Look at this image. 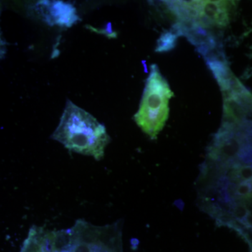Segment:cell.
Segmentation results:
<instances>
[{
    "label": "cell",
    "instance_id": "2",
    "mask_svg": "<svg viewBox=\"0 0 252 252\" xmlns=\"http://www.w3.org/2000/svg\"><path fill=\"white\" fill-rule=\"evenodd\" d=\"M173 96V92L158 67L152 64L140 107L134 116L137 125L152 140L157 138L165 125L170 112L169 101Z\"/></svg>",
    "mask_w": 252,
    "mask_h": 252
},
{
    "label": "cell",
    "instance_id": "3",
    "mask_svg": "<svg viewBox=\"0 0 252 252\" xmlns=\"http://www.w3.org/2000/svg\"><path fill=\"white\" fill-rule=\"evenodd\" d=\"M235 6L233 1H183L186 19L207 28L228 26Z\"/></svg>",
    "mask_w": 252,
    "mask_h": 252
},
{
    "label": "cell",
    "instance_id": "6",
    "mask_svg": "<svg viewBox=\"0 0 252 252\" xmlns=\"http://www.w3.org/2000/svg\"><path fill=\"white\" fill-rule=\"evenodd\" d=\"M177 38L178 35L173 31L164 32L158 39L156 51L162 53L171 51L177 44Z\"/></svg>",
    "mask_w": 252,
    "mask_h": 252
},
{
    "label": "cell",
    "instance_id": "5",
    "mask_svg": "<svg viewBox=\"0 0 252 252\" xmlns=\"http://www.w3.org/2000/svg\"><path fill=\"white\" fill-rule=\"evenodd\" d=\"M208 67L215 76L223 94L233 90L239 81L231 72L223 54L213 56L205 59Z\"/></svg>",
    "mask_w": 252,
    "mask_h": 252
},
{
    "label": "cell",
    "instance_id": "7",
    "mask_svg": "<svg viewBox=\"0 0 252 252\" xmlns=\"http://www.w3.org/2000/svg\"><path fill=\"white\" fill-rule=\"evenodd\" d=\"M88 28H89V29L92 30V31H94V32H96L104 34V35H107L108 36V37H117V34H116V32H114L112 30L111 23H108L107 26H106V27L104 28V29L102 30H96L95 28L93 27Z\"/></svg>",
    "mask_w": 252,
    "mask_h": 252
},
{
    "label": "cell",
    "instance_id": "4",
    "mask_svg": "<svg viewBox=\"0 0 252 252\" xmlns=\"http://www.w3.org/2000/svg\"><path fill=\"white\" fill-rule=\"evenodd\" d=\"M33 14L49 26L70 28L80 21L77 9L62 1H40L32 7Z\"/></svg>",
    "mask_w": 252,
    "mask_h": 252
},
{
    "label": "cell",
    "instance_id": "1",
    "mask_svg": "<svg viewBox=\"0 0 252 252\" xmlns=\"http://www.w3.org/2000/svg\"><path fill=\"white\" fill-rule=\"evenodd\" d=\"M51 138L70 152L94 157L96 160L103 158L110 142L105 126L68 99Z\"/></svg>",
    "mask_w": 252,
    "mask_h": 252
}]
</instances>
